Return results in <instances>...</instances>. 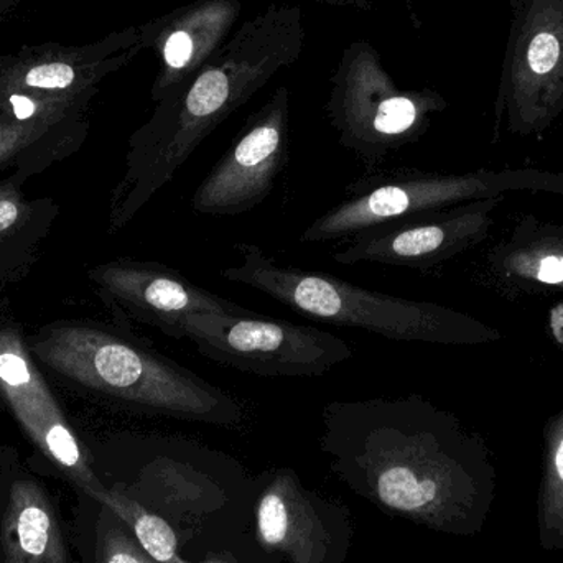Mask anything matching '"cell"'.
Instances as JSON below:
<instances>
[{
	"mask_svg": "<svg viewBox=\"0 0 563 563\" xmlns=\"http://www.w3.org/2000/svg\"><path fill=\"white\" fill-rule=\"evenodd\" d=\"M321 426L333 475L384 515L453 538L486 528L496 470L452 413L419 396L331 400Z\"/></svg>",
	"mask_w": 563,
	"mask_h": 563,
	"instance_id": "1",
	"label": "cell"
},
{
	"mask_svg": "<svg viewBox=\"0 0 563 563\" xmlns=\"http://www.w3.org/2000/svg\"><path fill=\"white\" fill-rule=\"evenodd\" d=\"M305 38L300 7L274 3L246 20L190 81L157 102L129 137L125 172L112 191L109 233L124 230L211 132L294 66Z\"/></svg>",
	"mask_w": 563,
	"mask_h": 563,
	"instance_id": "2",
	"label": "cell"
},
{
	"mask_svg": "<svg viewBox=\"0 0 563 563\" xmlns=\"http://www.w3.org/2000/svg\"><path fill=\"white\" fill-rule=\"evenodd\" d=\"M33 360L69 389L134 416L234 429L246 419L236 397L155 350L131 328L59 320L25 333Z\"/></svg>",
	"mask_w": 563,
	"mask_h": 563,
	"instance_id": "3",
	"label": "cell"
},
{
	"mask_svg": "<svg viewBox=\"0 0 563 563\" xmlns=\"http://www.w3.org/2000/svg\"><path fill=\"white\" fill-rule=\"evenodd\" d=\"M234 247L241 264L221 269L224 280L263 291L321 323L422 343H468L478 334L473 321L449 308L366 290L330 274L279 266L256 244L238 243Z\"/></svg>",
	"mask_w": 563,
	"mask_h": 563,
	"instance_id": "4",
	"label": "cell"
},
{
	"mask_svg": "<svg viewBox=\"0 0 563 563\" xmlns=\"http://www.w3.org/2000/svg\"><path fill=\"white\" fill-rule=\"evenodd\" d=\"M98 450L89 453L129 472L128 479L111 488L167 519L180 536V544L203 538L210 552L221 549L210 534L218 528L213 522L218 512L228 516V493L250 492L256 486V479L247 478L236 460L178 437L119 435ZM218 531L236 542L220 528Z\"/></svg>",
	"mask_w": 563,
	"mask_h": 563,
	"instance_id": "5",
	"label": "cell"
},
{
	"mask_svg": "<svg viewBox=\"0 0 563 563\" xmlns=\"http://www.w3.org/2000/svg\"><path fill=\"white\" fill-rule=\"evenodd\" d=\"M446 108L435 89H402L367 40H354L341 53L330 78L327 115L338 142L379 170L394 152L419 141L432 115Z\"/></svg>",
	"mask_w": 563,
	"mask_h": 563,
	"instance_id": "6",
	"label": "cell"
},
{
	"mask_svg": "<svg viewBox=\"0 0 563 563\" xmlns=\"http://www.w3.org/2000/svg\"><path fill=\"white\" fill-rule=\"evenodd\" d=\"M185 338L213 363L261 377H320L353 357L336 334L251 310L190 314Z\"/></svg>",
	"mask_w": 563,
	"mask_h": 563,
	"instance_id": "7",
	"label": "cell"
},
{
	"mask_svg": "<svg viewBox=\"0 0 563 563\" xmlns=\"http://www.w3.org/2000/svg\"><path fill=\"white\" fill-rule=\"evenodd\" d=\"M0 402L43 460L73 488L91 496L108 486L43 376L19 321L0 317Z\"/></svg>",
	"mask_w": 563,
	"mask_h": 563,
	"instance_id": "8",
	"label": "cell"
},
{
	"mask_svg": "<svg viewBox=\"0 0 563 563\" xmlns=\"http://www.w3.org/2000/svg\"><path fill=\"white\" fill-rule=\"evenodd\" d=\"M253 526L271 563H344L353 541L350 511L308 489L290 468L257 476Z\"/></svg>",
	"mask_w": 563,
	"mask_h": 563,
	"instance_id": "9",
	"label": "cell"
},
{
	"mask_svg": "<svg viewBox=\"0 0 563 563\" xmlns=\"http://www.w3.org/2000/svg\"><path fill=\"white\" fill-rule=\"evenodd\" d=\"M493 190L492 175H439L426 172H369L347 185L346 200L318 217L300 234V243L318 244L353 238L371 228L442 211Z\"/></svg>",
	"mask_w": 563,
	"mask_h": 563,
	"instance_id": "10",
	"label": "cell"
},
{
	"mask_svg": "<svg viewBox=\"0 0 563 563\" xmlns=\"http://www.w3.org/2000/svg\"><path fill=\"white\" fill-rule=\"evenodd\" d=\"M498 108L522 132L548 128L563 111V0H526L515 12Z\"/></svg>",
	"mask_w": 563,
	"mask_h": 563,
	"instance_id": "11",
	"label": "cell"
},
{
	"mask_svg": "<svg viewBox=\"0 0 563 563\" xmlns=\"http://www.w3.org/2000/svg\"><path fill=\"white\" fill-rule=\"evenodd\" d=\"M290 92L279 86L269 101L250 115L240 134L198 185L191 208L208 217H240L273 194L288 162Z\"/></svg>",
	"mask_w": 563,
	"mask_h": 563,
	"instance_id": "12",
	"label": "cell"
},
{
	"mask_svg": "<svg viewBox=\"0 0 563 563\" xmlns=\"http://www.w3.org/2000/svg\"><path fill=\"white\" fill-rule=\"evenodd\" d=\"M88 279L118 324H145L175 340H185V323L190 314L247 311L198 287L175 267L154 261H109L91 267Z\"/></svg>",
	"mask_w": 563,
	"mask_h": 563,
	"instance_id": "13",
	"label": "cell"
},
{
	"mask_svg": "<svg viewBox=\"0 0 563 563\" xmlns=\"http://www.w3.org/2000/svg\"><path fill=\"white\" fill-rule=\"evenodd\" d=\"M144 52L139 25L79 46L43 43L0 55V96L96 98L99 85Z\"/></svg>",
	"mask_w": 563,
	"mask_h": 563,
	"instance_id": "14",
	"label": "cell"
},
{
	"mask_svg": "<svg viewBox=\"0 0 563 563\" xmlns=\"http://www.w3.org/2000/svg\"><path fill=\"white\" fill-rule=\"evenodd\" d=\"M95 98L0 96V175L26 184L79 151Z\"/></svg>",
	"mask_w": 563,
	"mask_h": 563,
	"instance_id": "15",
	"label": "cell"
},
{
	"mask_svg": "<svg viewBox=\"0 0 563 563\" xmlns=\"http://www.w3.org/2000/svg\"><path fill=\"white\" fill-rule=\"evenodd\" d=\"M243 13L241 0H194L139 25L142 49L157 56L151 88L157 104L190 81L228 42Z\"/></svg>",
	"mask_w": 563,
	"mask_h": 563,
	"instance_id": "16",
	"label": "cell"
},
{
	"mask_svg": "<svg viewBox=\"0 0 563 563\" xmlns=\"http://www.w3.org/2000/svg\"><path fill=\"white\" fill-rule=\"evenodd\" d=\"M0 563H71L52 492L9 445H0Z\"/></svg>",
	"mask_w": 563,
	"mask_h": 563,
	"instance_id": "17",
	"label": "cell"
},
{
	"mask_svg": "<svg viewBox=\"0 0 563 563\" xmlns=\"http://www.w3.org/2000/svg\"><path fill=\"white\" fill-rule=\"evenodd\" d=\"M479 230L483 218L478 211H432L354 234L346 250L333 254V261L343 266L373 263L429 269L468 246Z\"/></svg>",
	"mask_w": 563,
	"mask_h": 563,
	"instance_id": "18",
	"label": "cell"
},
{
	"mask_svg": "<svg viewBox=\"0 0 563 563\" xmlns=\"http://www.w3.org/2000/svg\"><path fill=\"white\" fill-rule=\"evenodd\" d=\"M22 181L0 180V291L29 276L58 220L52 198H29Z\"/></svg>",
	"mask_w": 563,
	"mask_h": 563,
	"instance_id": "19",
	"label": "cell"
},
{
	"mask_svg": "<svg viewBox=\"0 0 563 563\" xmlns=\"http://www.w3.org/2000/svg\"><path fill=\"white\" fill-rule=\"evenodd\" d=\"M81 495V538L85 563H157L139 544L129 526L114 511Z\"/></svg>",
	"mask_w": 563,
	"mask_h": 563,
	"instance_id": "20",
	"label": "cell"
},
{
	"mask_svg": "<svg viewBox=\"0 0 563 563\" xmlns=\"http://www.w3.org/2000/svg\"><path fill=\"white\" fill-rule=\"evenodd\" d=\"M92 499L108 506L131 529L145 552L157 563H177L181 555L180 536L174 526L157 512L145 508L119 489L108 488L95 493Z\"/></svg>",
	"mask_w": 563,
	"mask_h": 563,
	"instance_id": "21",
	"label": "cell"
},
{
	"mask_svg": "<svg viewBox=\"0 0 563 563\" xmlns=\"http://www.w3.org/2000/svg\"><path fill=\"white\" fill-rule=\"evenodd\" d=\"M536 516L541 548L563 552V419L548 433Z\"/></svg>",
	"mask_w": 563,
	"mask_h": 563,
	"instance_id": "22",
	"label": "cell"
},
{
	"mask_svg": "<svg viewBox=\"0 0 563 563\" xmlns=\"http://www.w3.org/2000/svg\"><path fill=\"white\" fill-rule=\"evenodd\" d=\"M177 563H271V561L257 548L254 539L250 541V538L244 536L234 544L208 552L201 561H187V559L181 558Z\"/></svg>",
	"mask_w": 563,
	"mask_h": 563,
	"instance_id": "23",
	"label": "cell"
},
{
	"mask_svg": "<svg viewBox=\"0 0 563 563\" xmlns=\"http://www.w3.org/2000/svg\"><path fill=\"white\" fill-rule=\"evenodd\" d=\"M538 277L544 284H561L563 282V257H545L539 266Z\"/></svg>",
	"mask_w": 563,
	"mask_h": 563,
	"instance_id": "24",
	"label": "cell"
},
{
	"mask_svg": "<svg viewBox=\"0 0 563 563\" xmlns=\"http://www.w3.org/2000/svg\"><path fill=\"white\" fill-rule=\"evenodd\" d=\"M311 2L324 3L331 7H353L363 12H373L374 0H311Z\"/></svg>",
	"mask_w": 563,
	"mask_h": 563,
	"instance_id": "25",
	"label": "cell"
},
{
	"mask_svg": "<svg viewBox=\"0 0 563 563\" xmlns=\"http://www.w3.org/2000/svg\"><path fill=\"white\" fill-rule=\"evenodd\" d=\"M23 0H0V23L9 19Z\"/></svg>",
	"mask_w": 563,
	"mask_h": 563,
	"instance_id": "26",
	"label": "cell"
},
{
	"mask_svg": "<svg viewBox=\"0 0 563 563\" xmlns=\"http://www.w3.org/2000/svg\"><path fill=\"white\" fill-rule=\"evenodd\" d=\"M402 2L404 5H406L407 13H409L410 22H412V25L416 26V29H420L422 22H420L419 13H417L416 3H413V0H402Z\"/></svg>",
	"mask_w": 563,
	"mask_h": 563,
	"instance_id": "27",
	"label": "cell"
},
{
	"mask_svg": "<svg viewBox=\"0 0 563 563\" xmlns=\"http://www.w3.org/2000/svg\"><path fill=\"white\" fill-rule=\"evenodd\" d=\"M509 5H511L512 12H518L519 9H521L522 3L526 2V0H508Z\"/></svg>",
	"mask_w": 563,
	"mask_h": 563,
	"instance_id": "28",
	"label": "cell"
}]
</instances>
